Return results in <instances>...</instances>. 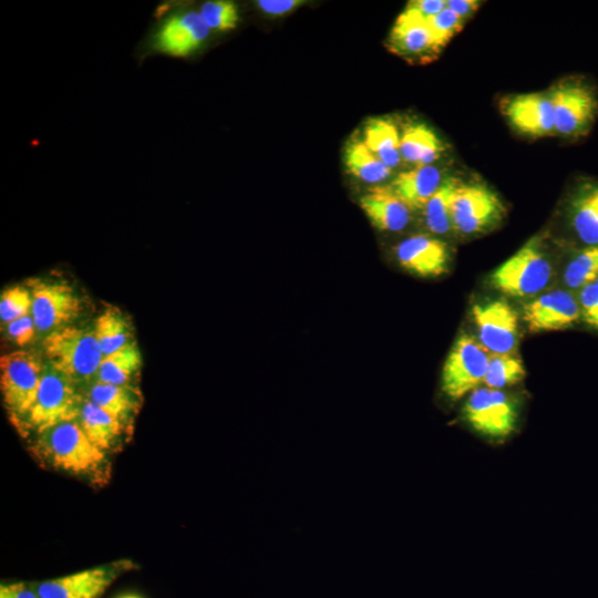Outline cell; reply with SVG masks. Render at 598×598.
<instances>
[{
  "mask_svg": "<svg viewBox=\"0 0 598 598\" xmlns=\"http://www.w3.org/2000/svg\"><path fill=\"white\" fill-rule=\"evenodd\" d=\"M82 401L72 380L52 367L44 368L35 401L23 423L40 434L56 424L75 421Z\"/></svg>",
  "mask_w": 598,
  "mask_h": 598,
  "instance_id": "6",
  "label": "cell"
},
{
  "mask_svg": "<svg viewBox=\"0 0 598 598\" xmlns=\"http://www.w3.org/2000/svg\"><path fill=\"white\" fill-rule=\"evenodd\" d=\"M399 265L419 277H439L448 270L451 250L439 238L416 234L403 239L395 247Z\"/></svg>",
  "mask_w": 598,
  "mask_h": 598,
  "instance_id": "15",
  "label": "cell"
},
{
  "mask_svg": "<svg viewBox=\"0 0 598 598\" xmlns=\"http://www.w3.org/2000/svg\"><path fill=\"white\" fill-rule=\"evenodd\" d=\"M118 598H141L140 596L137 595H132V594H128V595H123V596H120Z\"/></svg>",
  "mask_w": 598,
  "mask_h": 598,
  "instance_id": "40",
  "label": "cell"
},
{
  "mask_svg": "<svg viewBox=\"0 0 598 598\" xmlns=\"http://www.w3.org/2000/svg\"><path fill=\"white\" fill-rule=\"evenodd\" d=\"M580 321L598 331V278L580 288L577 292Z\"/></svg>",
  "mask_w": 598,
  "mask_h": 598,
  "instance_id": "33",
  "label": "cell"
},
{
  "mask_svg": "<svg viewBox=\"0 0 598 598\" xmlns=\"http://www.w3.org/2000/svg\"><path fill=\"white\" fill-rule=\"evenodd\" d=\"M0 598H40L37 588L24 582H10L0 586Z\"/></svg>",
  "mask_w": 598,
  "mask_h": 598,
  "instance_id": "37",
  "label": "cell"
},
{
  "mask_svg": "<svg viewBox=\"0 0 598 598\" xmlns=\"http://www.w3.org/2000/svg\"><path fill=\"white\" fill-rule=\"evenodd\" d=\"M426 20L443 47L462 30L465 23L464 19L460 18L448 8L443 9L440 13Z\"/></svg>",
  "mask_w": 598,
  "mask_h": 598,
  "instance_id": "34",
  "label": "cell"
},
{
  "mask_svg": "<svg viewBox=\"0 0 598 598\" xmlns=\"http://www.w3.org/2000/svg\"><path fill=\"white\" fill-rule=\"evenodd\" d=\"M133 565L127 560L85 569L35 586L40 598H101Z\"/></svg>",
  "mask_w": 598,
  "mask_h": 598,
  "instance_id": "14",
  "label": "cell"
},
{
  "mask_svg": "<svg viewBox=\"0 0 598 598\" xmlns=\"http://www.w3.org/2000/svg\"><path fill=\"white\" fill-rule=\"evenodd\" d=\"M199 14L210 30L218 31L235 29L239 20L237 6L231 1L205 2Z\"/></svg>",
  "mask_w": 598,
  "mask_h": 598,
  "instance_id": "32",
  "label": "cell"
},
{
  "mask_svg": "<svg viewBox=\"0 0 598 598\" xmlns=\"http://www.w3.org/2000/svg\"><path fill=\"white\" fill-rule=\"evenodd\" d=\"M489 353L472 336H458L453 343L441 373V390L456 401L484 382Z\"/></svg>",
  "mask_w": 598,
  "mask_h": 598,
  "instance_id": "8",
  "label": "cell"
},
{
  "mask_svg": "<svg viewBox=\"0 0 598 598\" xmlns=\"http://www.w3.org/2000/svg\"><path fill=\"white\" fill-rule=\"evenodd\" d=\"M363 143L388 167H396L401 162L400 133L388 118H371L363 130Z\"/></svg>",
  "mask_w": 598,
  "mask_h": 598,
  "instance_id": "24",
  "label": "cell"
},
{
  "mask_svg": "<svg viewBox=\"0 0 598 598\" xmlns=\"http://www.w3.org/2000/svg\"><path fill=\"white\" fill-rule=\"evenodd\" d=\"M9 337L18 344H28L37 332V327L32 315H27L7 324Z\"/></svg>",
  "mask_w": 598,
  "mask_h": 598,
  "instance_id": "35",
  "label": "cell"
},
{
  "mask_svg": "<svg viewBox=\"0 0 598 598\" xmlns=\"http://www.w3.org/2000/svg\"><path fill=\"white\" fill-rule=\"evenodd\" d=\"M89 440L103 452L111 450L118 441L124 424L93 402L83 398L76 419Z\"/></svg>",
  "mask_w": 598,
  "mask_h": 598,
  "instance_id": "23",
  "label": "cell"
},
{
  "mask_svg": "<svg viewBox=\"0 0 598 598\" xmlns=\"http://www.w3.org/2000/svg\"><path fill=\"white\" fill-rule=\"evenodd\" d=\"M598 278V246L575 248L561 274L566 289L577 292Z\"/></svg>",
  "mask_w": 598,
  "mask_h": 598,
  "instance_id": "29",
  "label": "cell"
},
{
  "mask_svg": "<svg viewBox=\"0 0 598 598\" xmlns=\"http://www.w3.org/2000/svg\"><path fill=\"white\" fill-rule=\"evenodd\" d=\"M442 172L434 165H417L395 176L388 187L411 210L423 209L426 202L443 183Z\"/></svg>",
  "mask_w": 598,
  "mask_h": 598,
  "instance_id": "20",
  "label": "cell"
},
{
  "mask_svg": "<svg viewBox=\"0 0 598 598\" xmlns=\"http://www.w3.org/2000/svg\"><path fill=\"white\" fill-rule=\"evenodd\" d=\"M42 347L50 367L74 383L95 378L104 357L93 329L62 327L50 332Z\"/></svg>",
  "mask_w": 598,
  "mask_h": 598,
  "instance_id": "3",
  "label": "cell"
},
{
  "mask_svg": "<svg viewBox=\"0 0 598 598\" xmlns=\"http://www.w3.org/2000/svg\"><path fill=\"white\" fill-rule=\"evenodd\" d=\"M463 415L477 433L491 439H504L514 432L518 410L506 392L485 386L470 393Z\"/></svg>",
  "mask_w": 598,
  "mask_h": 598,
  "instance_id": "9",
  "label": "cell"
},
{
  "mask_svg": "<svg viewBox=\"0 0 598 598\" xmlns=\"http://www.w3.org/2000/svg\"><path fill=\"white\" fill-rule=\"evenodd\" d=\"M525 374L523 361L515 353L489 354L483 383L487 388L502 390L520 382Z\"/></svg>",
  "mask_w": 598,
  "mask_h": 598,
  "instance_id": "30",
  "label": "cell"
},
{
  "mask_svg": "<svg viewBox=\"0 0 598 598\" xmlns=\"http://www.w3.org/2000/svg\"><path fill=\"white\" fill-rule=\"evenodd\" d=\"M472 316L478 342L489 354L515 353L519 339L517 312L505 299L475 303Z\"/></svg>",
  "mask_w": 598,
  "mask_h": 598,
  "instance_id": "11",
  "label": "cell"
},
{
  "mask_svg": "<svg viewBox=\"0 0 598 598\" xmlns=\"http://www.w3.org/2000/svg\"><path fill=\"white\" fill-rule=\"evenodd\" d=\"M503 111L511 125L524 135L540 137L555 133L554 111L548 92L511 96L505 101Z\"/></svg>",
  "mask_w": 598,
  "mask_h": 598,
  "instance_id": "16",
  "label": "cell"
},
{
  "mask_svg": "<svg viewBox=\"0 0 598 598\" xmlns=\"http://www.w3.org/2000/svg\"><path fill=\"white\" fill-rule=\"evenodd\" d=\"M124 425L137 412L141 395L131 384L116 385L95 381L85 396Z\"/></svg>",
  "mask_w": 598,
  "mask_h": 598,
  "instance_id": "22",
  "label": "cell"
},
{
  "mask_svg": "<svg viewBox=\"0 0 598 598\" xmlns=\"http://www.w3.org/2000/svg\"><path fill=\"white\" fill-rule=\"evenodd\" d=\"M35 451L53 467L76 475H92L105 463V452L89 440L76 420L40 433Z\"/></svg>",
  "mask_w": 598,
  "mask_h": 598,
  "instance_id": "2",
  "label": "cell"
},
{
  "mask_svg": "<svg viewBox=\"0 0 598 598\" xmlns=\"http://www.w3.org/2000/svg\"><path fill=\"white\" fill-rule=\"evenodd\" d=\"M480 6L481 2L476 0H446V8L452 10L465 21L478 9Z\"/></svg>",
  "mask_w": 598,
  "mask_h": 598,
  "instance_id": "39",
  "label": "cell"
},
{
  "mask_svg": "<svg viewBox=\"0 0 598 598\" xmlns=\"http://www.w3.org/2000/svg\"><path fill=\"white\" fill-rule=\"evenodd\" d=\"M93 331L103 355L134 342L128 317L113 306H109L99 315L94 321Z\"/></svg>",
  "mask_w": 598,
  "mask_h": 598,
  "instance_id": "25",
  "label": "cell"
},
{
  "mask_svg": "<svg viewBox=\"0 0 598 598\" xmlns=\"http://www.w3.org/2000/svg\"><path fill=\"white\" fill-rule=\"evenodd\" d=\"M343 161L348 172L364 183L379 184L392 173L360 138H350L346 144Z\"/></svg>",
  "mask_w": 598,
  "mask_h": 598,
  "instance_id": "26",
  "label": "cell"
},
{
  "mask_svg": "<svg viewBox=\"0 0 598 598\" xmlns=\"http://www.w3.org/2000/svg\"><path fill=\"white\" fill-rule=\"evenodd\" d=\"M32 310V296L27 287L13 286L2 291L0 297L1 322H9L30 315Z\"/></svg>",
  "mask_w": 598,
  "mask_h": 598,
  "instance_id": "31",
  "label": "cell"
},
{
  "mask_svg": "<svg viewBox=\"0 0 598 598\" xmlns=\"http://www.w3.org/2000/svg\"><path fill=\"white\" fill-rule=\"evenodd\" d=\"M44 368L31 352L14 351L0 359V388L4 406L13 420L24 422L41 383Z\"/></svg>",
  "mask_w": 598,
  "mask_h": 598,
  "instance_id": "7",
  "label": "cell"
},
{
  "mask_svg": "<svg viewBox=\"0 0 598 598\" xmlns=\"http://www.w3.org/2000/svg\"><path fill=\"white\" fill-rule=\"evenodd\" d=\"M142 365L141 352L135 342L104 355L97 369L95 381L116 385H127Z\"/></svg>",
  "mask_w": 598,
  "mask_h": 598,
  "instance_id": "27",
  "label": "cell"
},
{
  "mask_svg": "<svg viewBox=\"0 0 598 598\" xmlns=\"http://www.w3.org/2000/svg\"><path fill=\"white\" fill-rule=\"evenodd\" d=\"M406 9L417 12L424 18H431L446 8V0H413L410 1Z\"/></svg>",
  "mask_w": 598,
  "mask_h": 598,
  "instance_id": "38",
  "label": "cell"
},
{
  "mask_svg": "<svg viewBox=\"0 0 598 598\" xmlns=\"http://www.w3.org/2000/svg\"><path fill=\"white\" fill-rule=\"evenodd\" d=\"M460 181L445 177L439 189L422 209L427 229L435 235H446L453 230L452 203Z\"/></svg>",
  "mask_w": 598,
  "mask_h": 598,
  "instance_id": "28",
  "label": "cell"
},
{
  "mask_svg": "<svg viewBox=\"0 0 598 598\" xmlns=\"http://www.w3.org/2000/svg\"><path fill=\"white\" fill-rule=\"evenodd\" d=\"M554 272L553 262L544 250L540 237L535 236L498 266L489 281L505 296L530 300L550 285Z\"/></svg>",
  "mask_w": 598,
  "mask_h": 598,
  "instance_id": "1",
  "label": "cell"
},
{
  "mask_svg": "<svg viewBox=\"0 0 598 598\" xmlns=\"http://www.w3.org/2000/svg\"><path fill=\"white\" fill-rule=\"evenodd\" d=\"M443 151V142L424 123L408 124L400 134L401 158L415 166L432 165Z\"/></svg>",
  "mask_w": 598,
  "mask_h": 598,
  "instance_id": "21",
  "label": "cell"
},
{
  "mask_svg": "<svg viewBox=\"0 0 598 598\" xmlns=\"http://www.w3.org/2000/svg\"><path fill=\"white\" fill-rule=\"evenodd\" d=\"M386 45L394 54L419 64L433 61L443 49L426 18L406 8L396 18Z\"/></svg>",
  "mask_w": 598,
  "mask_h": 598,
  "instance_id": "12",
  "label": "cell"
},
{
  "mask_svg": "<svg viewBox=\"0 0 598 598\" xmlns=\"http://www.w3.org/2000/svg\"><path fill=\"white\" fill-rule=\"evenodd\" d=\"M502 198L483 182L460 183L452 203L453 230L462 236L491 231L504 219Z\"/></svg>",
  "mask_w": 598,
  "mask_h": 598,
  "instance_id": "5",
  "label": "cell"
},
{
  "mask_svg": "<svg viewBox=\"0 0 598 598\" xmlns=\"http://www.w3.org/2000/svg\"><path fill=\"white\" fill-rule=\"evenodd\" d=\"M554 111L555 133L566 138L585 136L598 115V92L579 76L565 79L548 92Z\"/></svg>",
  "mask_w": 598,
  "mask_h": 598,
  "instance_id": "4",
  "label": "cell"
},
{
  "mask_svg": "<svg viewBox=\"0 0 598 598\" xmlns=\"http://www.w3.org/2000/svg\"><path fill=\"white\" fill-rule=\"evenodd\" d=\"M566 219L579 247L598 246V181H579L567 200Z\"/></svg>",
  "mask_w": 598,
  "mask_h": 598,
  "instance_id": "17",
  "label": "cell"
},
{
  "mask_svg": "<svg viewBox=\"0 0 598 598\" xmlns=\"http://www.w3.org/2000/svg\"><path fill=\"white\" fill-rule=\"evenodd\" d=\"M257 7L270 16H281L288 13L305 3L300 0H258Z\"/></svg>",
  "mask_w": 598,
  "mask_h": 598,
  "instance_id": "36",
  "label": "cell"
},
{
  "mask_svg": "<svg viewBox=\"0 0 598 598\" xmlns=\"http://www.w3.org/2000/svg\"><path fill=\"white\" fill-rule=\"evenodd\" d=\"M523 320L529 332L569 329L580 321L576 292L566 288L544 291L523 306Z\"/></svg>",
  "mask_w": 598,
  "mask_h": 598,
  "instance_id": "13",
  "label": "cell"
},
{
  "mask_svg": "<svg viewBox=\"0 0 598 598\" xmlns=\"http://www.w3.org/2000/svg\"><path fill=\"white\" fill-rule=\"evenodd\" d=\"M37 332H52L75 319L83 302L75 289L62 281L32 280L28 287Z\"/></svg>",
  "mask_w": 598,
  "mask_h": 598,
  "instance_id": "10",
  "label": "cell"
},
{
  "mask_svg": "<svg viewBox=\"0 0 598 598\" xmlns=\"http://www.w3.org/2000/svg\"><path fill=\"white\" fill-rule=\"evenodd\" d=\"M360 206L371 224L383 231H401L411 220V208L388 185L371 188L360 198Z\"/></svg>",
  "mask_w": 598,
  "mask_h": 598,
  "instance_id": "19",
  "label": "cell"
},
{
  "mask_svg": "<svg viewBox=\"0 0 598 598\" xmlns=\"http://www.w3.org/2000/svg\"><path fill=\"white\" fill-rule=\"evenodd\" d=\"M209 32L199 12L177 13L162 24L155 37V47L173 56H187L205 42Z\"/></svg>",
  "mask_w": 598,
  "mask_h": 598,
  "instance_id": "18",
  "label": "cell"
}]
</instances>
